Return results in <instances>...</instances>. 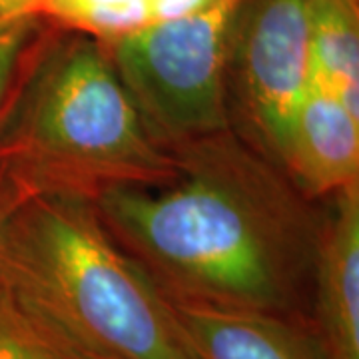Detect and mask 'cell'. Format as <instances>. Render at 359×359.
<instances>
[{
  "label": "cell",
  "instance_id": "cell-1",
  "mask_svg": "<svg viewBox=\"0 0 359 359\" xmlns=\"http://www.w3.org/2000/svg\"><path fill=\"white\" fill-rule=\"evenodd\" d=\"M174 156L176 180L92 202L116 242L168 297L309 318V200L233 128Z\"/></svg>",
  "mask_w": 359,
  "mask_h": 359
},
{
  "label": "cell",
  "instance_id": "cell-2",
  "mask_svg": "<svg viewBox=\"0 0 359 359\" xmlns=\"http://www.w3.org/2000/svg\"><path fill=\"white\" fill-rule=\"evenodd\" d=\"M0 285L82 359H196L168 295L88 200L18 205L0 230Z\"/></svg>",
  "mask_w": 359,
  "mask_h": 359
},
{
  "label": "cell",
  "instance_id": "cell-3",
  "mask_svg": "<svg viewBox=\"0 0 359 359\" xmlns=\"http://www.w3.org/2000/svg\"><path fill=\"white\" fill-rule=\"evenodd\" d=\"M0 152L28 198L94 202L180 176L150 136L100 40L56 28L0 126Z\"/></svg>",
  "mask_w": 359,
  "mask_h": 359
},
{
  "label": "cell",
  "instance_id": "cell-4",
  "mask_svg": "<svg viewBox=\"0 0 359 359\" xmlns=\"http://www.w3.org/2000/svg\"><path fill=\"white\" fill-rule=\"evenodd\" d=\"M236 0L102 42L150 136L168 152L233 128L228 86Z\"/></svg>",
  "mask_w": 359,
  "mask_h": 359
},
{
  "label": "cell",
  "instance_id": "cell-5",
  "mask_svg": "<svg viewBox=\"0 0 359 359\" xmlns=\"http://www.w3.org/2000/svg\"><path fill=\"white\" fill-rule=\"evenodd\" d=\"M309 0H236L228 86L233 130L271 160L283 118L309 82Z\"/></svg>",
  "mask_w": 359,
  "mask_h": 359
},
{
  "label": "cell",
  "instance_id": "cell-6",
  "mask_svg": "<svg viewBox=\"0 0 359 359\" xmlns=\"http://www.w3.org/2000/svg\"><path fill=\"white\" fill-rule=\"evenodd\" d=\"M271 162L306 200L359 186V116L308 82L283 118Z\"/></svg>",
  "mask_w": 359,
  "mask_h": 359
},
{
  "label": "cell",
  "instance_id": "cell-7",
  "mask_svg": "<svg viewBox=\"0 0 359 359\" xmlns=\"http://www.w3.org/2000/svg\"><path fill=\"white\" fill-rule=\"evenodd\" d=\"M309 292V320L325 359H359V186L330 198Z\"/></svg>",
  "mask_w": 359,
  "mask_h": 359
},
{
  "label": "cell",
  "instance_id": "cell-8",
  "mask_svg": "<svg viewBox=\"0 0 359 359\" xmlns=\"http://www.w3.org/2000/svg\"><path fill=\"white\" fill-rule=\"evenodd\" d=\"M168 299L196 359H325L306 316Z\"/></svg>",
  "mask_w": 359,
  "mask_h": 359
},
{
  "label": "cell",
  "instance_id": "cell-9",
  "mask_svg": "<svg viewBox=\"0 0 359 359\" xmlns=\"http://www.w3.org/2000/svg\"><path fill=\"white\" fill-rule=\"evenodd\" d=\"M309 82L359 116V0H309Z\"/></svg>",
  "mask_w": 359,
  "mask_h": 359
},
{
  "label": "cell",
  "instance_id": "cell-10",
  "mask_svg": "<svg viewBox=\"0 0 359 359\" xmlns=\"http://www.w3.org/2000/svg\"><path fill=\"white\" fill-rule=\"evenodd\" d=\"M218 2L222 0H46L40 18L66 32L108 42Z\"/></svg>",
  "mask_w": 359,
  "mask_h": 359
},
{
  "label": "cell",
  "instance_id": "cell-11",
  "mask_svg": "<svg viewBox=\"0 0 359 359\" xmlns=\"http://www.w3.org/2000/svg\"><path fill=\"white\" fill-rule=\"evenodd\" d=\"M56 26L34 16L0 30V126L11 114L26 78L48 44Z\"/></svg>",
  "mask_w": 359,
  "mask_h": 359
},
{
  "label": "cell",
  "instance_id": "cell-12",
  "mask_svg": "<svg viewBox=\"0 0 359 359\" xmlns=\"http://www.w3.org/2000/svg\"><path fill=\"white\" fill-rule=\"evenodd\" d=\"M0 359H82L0 285Z\"/></svg>",
  "mask_w": 359,
  "mask_h": 359
},
{
  "label": "cell",
  "instance_id": "cell-13",
  "mask_svg": "<svg viewBox=\"0 0 359 359\" xmlns=\"http://www.w3.org/2000/svg\"><path fill=\"white\" fill-rule=\"evenodd\" d=\"M26 200H28V194L14 176L8 160L0 152V230L6 224V219L13 216L14 210Z\"/></svg>",
  "mask_w": 359,
  "mask_h": 359
},
{
  "label": "cell",
  "instance_id": "cell-14",
  "mask_svg": "<svg viewBox=\"0 0 359 359\" xmlns=\"http://www.w3.org/2000/svg\"><path fill=\"white\" fill-rule=\"evenodd\" d=\"M46 0H0V30L26 18L40 16Z\"/></svg>",
  "mask_w": 359,
  "mask_h": 359
}]
</instances>
